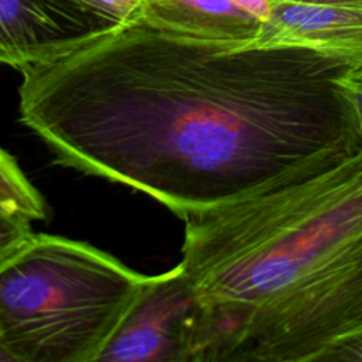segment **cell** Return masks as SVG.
Returning <instances> with one entry per match:
<instances>
[{"label": "cell", "mask_w": 362, "mask_h": 362, "mask_svg": "<svg viewBox=\"0 0 362 362\" xmlns=\"http://www.w3.org/2000/svg\"><path fill=\"white\" fill-rule=\"evenodd\" d=\"M354 62L236 47L139 13L21 71L20 119L57 160L136 188L181 219L308 178L362 146L339 78Z\"/></svg>", "instance_id": "cell-1"}, {"label": "cell", "mask_w": 362, "mask_h": 362, "mask_svg": "<svg viewBox=\"0 0 362 362\" xmlns=\"http://www.w3.org/2000/svg\"><path fill=\"white\" fill-rule=\"evenodd\" d=\"M195 362H311L362 331V146L308 178L182 218Z\"/></svg>", "instance_id": "cell-2"}, {"label": "cell", "mask_w": 362, "mask_h": 362, "mask_svg": "<svg viewBox=\"0 0 362 362\" xmlns=\"http://www.w3.org/2000/svg\"><path fill=\"white\" fill-rule=\"evenodd\" d=\"M144 277L88 243L31 233L0 263V339L14 362H95Z\"/></svg>", "instance_id": "cell-3"}, {"label": "cell", "mask_w": 362, "mask_h": 362, "mask_svg": "<svg viewBox=\"0 0 362 362\" xmlns=\"http://www.w3.org/2000/svg\"><path fill=\"white\" fill-rule=\"evenodd\" d=\"M202 314L181 264L146 276L95 362H194Z\"/></svg>", "instance_id": "cell-4"}, {"label": "cell", "mask_w": 362, "mask_h": 362, "mask_svg": "<svg viewBox=\"0 0 362 362\" xmlns=\"http://www.w3.org/2000/svg\"><path fill=\"white\" fill-rule=\"evenodd\" d=\"M120 25L75 0H0V64L20 72Z\"/></svg>", "instance_id": "cell-5"}, {"label": "cell", "mask_w": 362, "mask_h": 362, "mask_svg": "<svg viewBox=\"0 0 362 362\" xmlns=\"http://www.w3.org/2000/svg\"><path fill=\"white\" fill-rule=\"evenodd\" d=\"M250 47H301L362 68V7L270 1L269 16Z\"/></svg>", "instance_id": "cell-6"}, {"label": "cell", "mask_w": 362, "mask_h": 362, "mask_svg": "<svg viewBox=\"0 0 362 362\" xmlns=\"http://www.w3.org/2000/svg\"><path fill=\"white\" fill-rule=\"evenodd\" d=\"M270 11V0H141L147 21L191 37L250 47Z\"/></svg>", "instance_id": "cell-7"}, {"label": "cell", "mask_w": 362, "mask_h": 362, "mask_svg": "<svg viewBox=\"0 0 362 362\" xmlns=\"http://www.w3.org/2000/svg\"><path fill=\"white\" fill-rule=\"evenodd\" d=\"M0 205L30 221L44 219L45 201L11 156L0 148Z\"/></svg>", "instance_id": "cell-8"}, {"label": "cell", "mask_w": 362, "mask_h": 362, "mask_svg": "<svg viewBox=\"0 0 362 362\" xmlns=\"http://www.w3.org/2000/svg\"><path fill=\"white\" fill-rule=\"evenodd\" d=\"M30 222V219L0 205V263L33 233Z\"/></svg>", "instance_id": "cell-9"}, {"label": "cell", "mask_w": 362, "mask_h": 362, "mask_svg": "<svg viewBox=\"0 0 362 362\" xmlns=\"http://www.w3.org/2000/svg\"><path fill=\"white\" fill-rule=\"evenodd\" d=\"M82 6L100 13L122 24L134 17L141 6V0H75Z\"/></svg>", "instance_id": "cell-10"}, {"label": "cell", "mask_w": 362, "mask_h": 362, "mask_svg": "<svg viewBox=\"0 0 362 362\" xmlns=\"http://www.w3.org/2000/svg\"><path fill=\"white\" fill-rule=\"evenodd\" d=\"M339 86L351 105L358 132L362 137V69H349L339 78Z\"/></svg>", "instance_id": "cell-11"}, {"label": "cell", "mask_w": 362, "mask_h": 362, "mask_svg": "<svg viewBox=\"0 0 362 362\" xmlns=\"http://www.w3.org/2000/svg\"><path fill=\"white\" fill-rule=\"evenodd\" d=\"M325 361H351L361 362L362 361V331L356 335L342 341L338 344L327 356Z\"/></svg>", "instance_id": "cell-12"}, {"label": "cell", "mask_w": 362, "mask_h": 362, "mask_svg": "<svg viewBox=\"0 0 362 362\" xmlns=\"http://www.w3.org/2000/svg\"><path fill=\"white\" fill-rule=\"evenodd\" d=\"M270 1H291L314 6H334V7H362V0H270Z\"/></svg>", "instance_id": "cell-13"}, {"label": "cell", "mask_w": 362, "mask_h": 362, "mask_svg": "<svg viewBox=\"0 0 362 362\" xmlns=\"http://www.w3.org/2000/svg\"><path fill=\"white\" fill-rule=\"evenodd\" d=\"M0 362H14L13 358H11V355L6 351V348H4L3 342H1V339H0Z\"/></svg>", "instance_id": "cell-14"}]
</instances>
